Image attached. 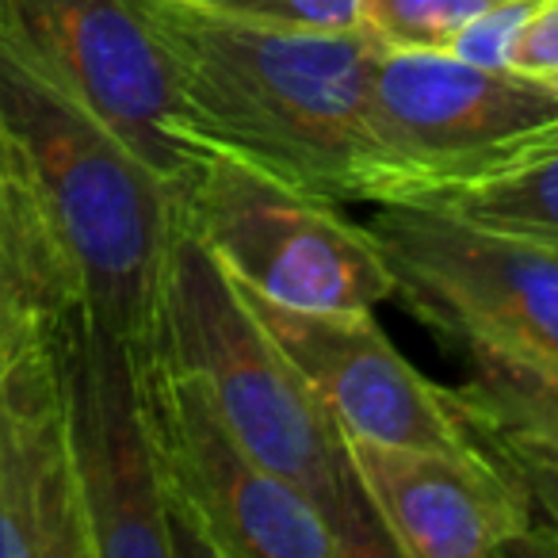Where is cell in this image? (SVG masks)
<instances>
[{
  "mask_svg": "<svg viewBox=\"0 0 558 558\" xmlns=\"http://www.w3.org/2000/svg\"><path fill=\"white\" fill-rule=\"evenodd\" d=\"M505 0H360L356 27L379 50H451L456 35Z\"/></svg>",
  "mask_w": 558,
  "mask_h": 558,
  "instance_id": "17",
  "label": "cell"
},
{
  "mask_svg": "<svg viewBox=\"0 0 558 558\" xmlns=\"http://www.w3.org/2000/svg\"><path fill=\"white\" fill-rule=\"evenodd\" d=\"M509 65L558 88V0H543L509 50Z\"/></svg>",
  "mask_w": 558,
  "mask_h": 558,
  "instance_id": "19",
  "label": "cell"
},
{
  "mask_svg": "<svg viewBox=\"0 0 558 558\" xmlns=\"http://www.w3.org/2000/svg\"><path fill=\"white\" fill-rule=\"evenodd\" d=\"M195 372L230 433L326 517L344 558L395 555L349 459V436L184 222L165 268L154 349Z\"/></svg>",
  "mask_w": 558,
  "mask_h": 558,
  "instance_id": "3",
  "label": "cell"
},
{
  "mask_svg": "<svg viewBox=\"0 0 558 558\" xmlns=\"http://www.w3.org/2000/svg\"><path fill=\"white\" fill-rule=\"evenodd\" d=\"M367 116L390 165L383 207H421L543 146L558 131V88L448 50H375Z\"/></svg>",
  "mask_w": 558,
  "mask_h": 558,
  "instance_id": "4",
  "label": "cell"
},
{
  "mask_svg": "<svg viewBox=\"0 0 558 558\" xmlns=\"http://www.w3.org/2000/svg\"><path fill=\"white\" fill-rule=\"evenodd\" d=\"M138 367L184 558H344L326 517L230 433L199 375L161 352Z\"/></svg>",
  "mask_w": 558,
  "mask_h": 558,
  "instance_id": "6",
  "label": "cell"
},
{
  "mask_svg": "<svg viewBox=\"0 0 558 558\" xmlns=\"http://www.w3.org/2000/svg\"><path fill=\"white\" fill-rule=\"evenodd\" d=\"M0 142L27 169L77 264L85 314L123 337L134 360H146L180 226V192L4 39Z\"/></svg>",
  "mask_w": 558,
  "mask_h": 558,
  "instance_id": "2",
  "label": "cell"
},
{
  "mask_svg": "<svg viewBox=\"0 0 558 558\" xmlns=\"http://www.w3.org/2000/svg\"><path fill=\"white\" fill-rule=\"evenodd\" d=\"M62 322L0 375V558H93L65 413Z\"/></svg>",
  "mask_w": 558,
  "mask_h": 558,
  "instance_id": "12",
  "label": "cell"
},
{
  "mask_svg": "<svg viewBox=\"0 0 558 558\" xmlns=\"http://www.w3.org/2000/svg\"><path fill=\"white\" fill-rule=\"evenodd\" d=\"M134 4L169 54L203 149L341 207L387 203L390 165L367 116L379 47L360 27L256 24L172 0Z\"/></svg>",
  "mask_w": 558,
  "mask_h": 558,
  "instance_id": "1",
  "label": "cell"
},
{
  "mask_svg": "<svg viewBox=\"0 0 558 558\" xmlns=\"http://www.w3.org/2000/svg\"><path fill=\"white\" fill-rule=\"evenodd\" d=\"M451 344L466 364V379L448 387L459 410L558 444V364L486 337H459Z\"/></svg>",
  "mask_w": 558,
  "mask_h": 558,
  "instance_id": "14",
  "label": "cell"
},
{
  "mask_svg": "<svg viewBox=\"0 0 558 558\" xmlns=\"http://www.w3.org/2000/svg\"><path fill=\"white\" fill-rule=\"evenodd\" d=\"M77 306H85L77 264L27 169L0 142V375Z\"/></svg>",
  "mask_w": 558,
  "mask_h": 558,
  "instance_id": "13",
  "label": "cell"
},
{
  "mask_svg": "<svg viewBox=\"0 0 558 558\" xmlns=\"http://www.w3.org/2000/svg\"><path fill=\"white\" fill-rule=\"evenodd\" d=\"M367 230L395 299L436 337H486L558 364V248L421 207H375Z\"/></svg>",
  "mask_w": 558,
  "mask_h": 558,
  "instance_id": "7",
  "label": "cell"
},
{
  "mask_svg": "<svg viewBox=\"0 0 558 558\" xmlns=\"http://www.w3.org/2000/svg\"><path fill=\"white\" fill-rule=\"evenodd\" d=\"M421 210L558 248V131L512 169L433 195Z\"/></svg>",
  "mask_w": 558,
  "mask_h": 558,
  "instance_id": "15",
  "label": "cell"
},
{
  "mask_svg": "<svg viewBox=\"0 0 558 558\" xmlns=\"http://www.w3.org/2000/svg\"><path fill=\"white\" fill-rule=\"evenodd\" d=\"M180 222L241 288L303 311H375L395 271L341 203L291 187L222 149H203L180 187Z\"/></svg>",
  "mask_w": 558,
  "mask_h": 558,
  "instance_id": "5",
  "label": "cell"
},
{
  "mask_svg": "<svg viewBox=\"0 0 558 558\" xmlns=\"http://www.w3.org/2000/svg\"><path fill=\"white\" fill-rule=\"evenodd\" d=\"M238 291L349 436L433 451L474 448L451 410L448 387L428 383L390 344L372 311H303L241 283Z\"/></svg>",
  "mask_w": 558,
  "mask_h": 558,
  "instance_id": "10",
  "label": "cell"
},
{
  "mask_svg": "<svg viewBox=\"0 0 558 558\" xmlns=\"http://www.w3.org/2000/svg\"><path fill=\"white\" fill-rule=\"evenodd\" d=\"M0 39L184 187L203 146L187 126L172 62L134 0H0Z\"/></svg>",
  "mask_w": 558,
  "mask_h": 558,
  "instance_id": "8",
  "label": "cell"
},
{
  "mask_svg": "<svg viewBox=\"0 0 558 558\" xmlns=\"http://www.w3.org/2000/svg\"><path fill=\"white\" fill-rule=\"evenodd\" d=\"M70 444L93 558H184L149 433L134 349L85 306L62 322Z\"/></svg>",
  "mask_w": 558,
  "mask_h": 558,
  "instance_id": "9",
  "label": "cell"
},
{
  "mask_svg": "<svg viewBox=\"0 0 558 558\" xmlns=\"http://www.w3.org/2000/svg\"><path fill=\"white\" fill-rule=\"evenodd\" d=\"M451 398V395H448ZM463 433L482 456L517 486L527 509V543L524 555H558V444L547 436H535L527 428H512L501 421L478 417L471 410H459Z\"/></svg>",
  "mask_w": 558,
  "mask_h": 558,
  "instance_id": "16",
  "label": "cell"
},
{
  "mask_svg": "<svg viewBox=\"0 0 558 558\" xmlns=\"http://www.w3.org/2000/svg\"><path fill=\"white\" fill-rule=\"evenodd\" d=\"M349 459L395 555H524V497L482 448L433 451L349 436Z\"/></svg>",
  "mask_w": 558,
  "mask_h": 558,
  "instance_id": "11",
  "label": "cell"
},
{
  "mask_svg": "<svg viewBox=\"0 0 558 558\" xmlns=\"http://www.w3.org/2000/svg\"><path fill=\"white\" fill-rule=\"evenodd\" d=\"M172 4L288 27H356L360 20V0H172Z\"/></svg>",
  "mask_w": 558,
  "mask_h": 558,
  "instance_id": "18",
  "label": "cell"
}]
</instances>
